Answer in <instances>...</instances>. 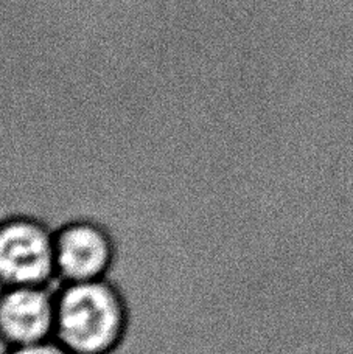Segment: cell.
Listing matches in <instances>:
<instances>
[{
  "label": "cell",
  "instance_id": "cell-4",
  "mask_svg": "<svg viewBox=\"0 0 353 354\" xmlns=\"http://www.w3.org/2000/svg\"><path fill=\"white\" fill-rule=\"evenodd\" d=\"M56 288H0V345L21 348L55 339Z\"/></svg>",
  "mask_w": 353,
  "mask_h": 354
},
{
  "label": "cell",
  "instance_id": "cell-1",
  "mask_svg": "<svg viewBox=\"0 0 353 354\" xmlns=\"http://www.w3.org/2000/svg\"><path fill=\"white\" fill-rule=\"evenodd\" d=\"M128 300L109 278L56 288L55 340L72 354H114L128 336Z\"/></svg>",
  "mask_w": 353,
  "mask_h": 354
},
{
  "label": "cell",
  "instance_id": "cell-5",
  "mask_svg": "<svg viewBox=\"0 0 353 354\" xmlns=\"http://www.w3.org/2000/svg\"><path fill=\"white\" fill-rule=\"evenodd\" d=\"M2 354H72L66 346H62L58 340L50 339L46 342L21 346V348H10L3 350Z\"/></svg>",
  "mask_w": 353,
  "mask_h": 354
},
{
  "label": "cell",
  "instance_id": "cell-2",
  "mask_svg": "<svg viewBox=\"0 0 353 354\" xmlns=\"http://www.w3.org/2000/svg\"><path fill=\"white\" fill-rule=\"evenodd\" d=\"M55 281V230L31 214L0 218V288Z\"/></svg>",
  "mask_w": 353,
  "mask_h": 354
},
{
  "label": "cell",
  "instance_id": "cell-3",
  "mask_svg": "<svg viewBox=\"0 0 353 354\" xmlns=\"http://www.w3.org/2000/svg\"><path fill=\"white\" fill-rule=\"evenodd\" d=\"M116 261V238L98 221L77 218L55 229V275L58 284L109 278Z\"/></svg>",
  "mask_w": 353,
  "mask_h": 354
}]
</instances>
